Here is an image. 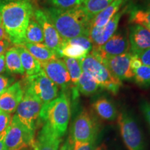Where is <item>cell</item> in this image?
I'll list each match as a JSON object with an SVG mask.
<instances>
[{
  "instance_id": "6da1fadb",
  "label": "cell",
  "mask_w": 150,
  "mask_h": 150,
  "mask_svg": "<svg viewBox=\"0 0 150 150\" xmlns=\"http://www.w3.org/2000/svg\"><path fill=\"white\" fill-rule=\"evenodd\" d=\"M34 11L30 0L0 1L1 24L11 44L20 46L25 42L26 31Z\"/></svg>"
},
{
  "instance_id": "7a4b0ae2",
  "label": "cell",
  "mask_w": 150,
  "mask_h": 150,
  "mask_svg": "<svg viewBox=\"0 0 150 150\" xmlns=\"http://www.w3.org/2000/svg\"><path fill=\"white\" fill-rule=\"evenodd\" d=\"M43 11L64 40L81 35L88 36L91 19L82 6L71 9H59L50 6Z\"/></svg>"
},
{
  "instance_id": "3957f363",
  "label": "cell",
  "mask_w": 150,
  "mask_h": 150,
  "mask_svg": "<svg viewBox=\"0 0 150 150\" xmlns=\"http://www.w3.org/2000/svg\"><path fill=\"white\" fill-rule=\"evenodd\" d=\"M71 116L70 103L65 92H62L55 99L42 106L40 120L59 138L66 133Z\"/></svg>"
},
{
  "instance_id": "277c9868",
  "label": "cell",
  "mask_w": 150,
  "mask_h": 150,
  "mask_svg": "<svg viewBox=\"0 0 150 150\" xmlns=\"http://www.w3.org/2000/svg\"><path fill=\"white\" fill-rule=\"evenodd\" d=\"M80 62L83 71L91 75L101 88L117 95L122 85V81L114 76L98 58L89 53Z\"/></svg>"
},
{
  "instance_id": "5b68a950",
  "label": "cell",
  "mask_w": 150,
  "mask_h": 150,
  "mask_svg": "<svg viewBox=\"0 0 150 150\" xmlns=\"http://www.w3.org/2000/svg\"><path fill=\"white\" fill-rule=\"evenodd\" d=\"M42 106L40 100L29 89H24L23 98L17 108L16 115L20 122L34 136Z\"/></svg>"
},
{
  "instance_id": "8992f818",
  "label": "cell",
  "mask_w": 150,
  "mask_h": 150,
  "mask_svg": "<svg viewBox=\"0 0 150 150\" xmlns=\"http://www.w3.org/2000/svg\"><path fill=\"white\" fill-rule=\"evenodd\" d=\"M99 131L96 119L88 110L83 109L75 117L69 137L71 142L95 141Z\"/></svg>"
},
{
  "instance_id": "52a82bcc",
  "label": "cell",
  "mask_w": 150,
  "mask_h": 150,
  "mask_svg": "<svg viewBox=\"0 0 150 150\" xmlns=\"http://www.w3.org/2000/svg\"><path fill=\"white\" fill-rule=\"evenodd\" d=\"M120 134L128 150H145V140L142 132L134 117L122 111L117 116Z\"/></svg>"
},
{
  "instance_id": "ba28073f",
  "label": "cell",
  "mask_w": 150,
  "mask_h": 150,
  "mask_svg": "<svg viewBox=\"0 0 150 150\" xmlns=\"http://www.w3.org/2000/svg\"><path fill=\"white\" fill-rule=\"evenodd\" d=\"M25 83V88L34 94L40 99L42 106L52 102L59 95V87L42 70L36 74L27 76Z\"/></svg>"
},
{
  "instance_id": "9c48e42d",
  "label": "cell",
  "mask_w": 150,
  "mask_h": 150,
  "mask_svg": "<svg viewBox=\"0 0 150 150\" xmlns=\"http://www.w3.org/2000/svg\"><path fill=\"white\" fill-rule=\"evenodd\" d=\"M35 136L24 127L15 115L7 129L4 150H22L30 148Z\"/></svg>"
},
{
  "instance_id": "30bf717a",
  "label": "cell",
  "mask_w": 150,
  "mask_h": 150,
  "mask_svg": "<svg viewBox=\"0 0 150 150\" xmlns=\"http://www.w3.org/2000/svg\"><path fill=\"white\" fill-rule=\"evenodd\" d=\"M33 16L42 28L45 45L55 52L58 57L61 58V50L64 40L60 35L53 23L44 11L41 9H36L34 11Z\"/></svg>"
},
{
  "instance_id": "8fae6325",
  "label": "cell",
  "mask_w": 150,
  "mask_h": 150,
  "mask_svg": "<svg viewBox=\"0 0 150 150\" xmlns=\"http://www.w3.org/2000/svg\"><path fill=\"white\" fill-rule=\"evenodd\" d=\"M129 48L130 45L127 35L123 32H115L103 45L93 47L91 53L102 61L106 58L129 52Z\"/></svg>"
},
{
  "instance_id": "7c38bea8",
  "label": "cell",
  "mask_w": 150,
  "mask_h": 150,
  "mask_svg": "<svg viewBox=\"0 0 150 150\" xmlns=\"http://www.w3.org/2000/svg\"><path fill=\"white\" fill-rule=\"evenodd\" d=\"M41 68L58 87L65 92L71 83L70 74L63 60L56 59L40 63Z\"/></svg>"
},
{
  "instance_id": "4fadbf2b",
  "label": "cell",
  "mask_w": 150,
  "mask_h": 150,
  "mask_svg": "<svg viewBox=\"0 0 150 150\" xmlns=\"http://www.w3.org/2000/svg\"><path fill=\"white\" fill-rule=\"evenodd\" d=\"M131 56V52H129L120 55L106 58L101 61L118 79L129 80L134 78V71L130 66Z\"/></svg>"
},
{
  "instance_id": "5bb4252c",
  "label": "cell",
  "mask_w": 150,
  "mask_h": 150,
  "mask_svg": "<svg viewBox=\"0 0 150 150\" xmlns=\"http://www.w3.org/2000/svg\"><path fill=\"white\" fill-rule=\"evenodd\" d=\"M124 13L125 10L120 11L104 27H90L88 38L92 42L93 47H97L103 45L116 32L118 24Z\"/></svg>"
},
{
  "instance_id": "9a60e30c",
  "label": "cell",
  "mask_w": 150,
  "mask_h": 150,
  "mask_svg": "<svg viewBox=\"0 0 150 150\" xmlns=\"http://www.w3.org/2000/svg\"><path fill=\"white\" fill-rule=\"evenodd\" d=\"M24 94L20 82H16L0 95V110L11 114L16 111Z\"/></svg>"
},
{
  "instance_id": "2e32d148",
  "label": "cell",
  "mask_w": 150,
  "mask_h": 150,
  "mask_svg": "<svg viewBox=\"0 0 150 150\" xmlns=\"http://www.w3.org/2000/svg\"><path fill=\"white\" fill-rule=\"evenodd\" d=\"M129 41L132 54L150 48V31L140 24H134L130 27Z\"/></svg>"
},
{
  "instance_id": "e0dca14e",
  "label": "cell",
  "mask_w": 150,
  "mask_h": 150,
  "mask_svg": "<svg viewBox=\"0 0 150 150\" xmlns=\"http://www.w3.org/2000/svg\"><path fill=\"white\" fill-rule=\"evenodd\" d=\"M61 141V138L58 137L46 127L42 126L30 150H59Z\"/></svg>"
},
{
  "instance_id": "ac0fdd59",
  "label": "cell",
  "mask_w": 150,
  "mask_h": 150,
  "mask_svg": "<svg viewBox=\"0 0 150 150\" xmlns=\"http://www.w3.org/2000/svg\"><path fill=\"white\" fill-rule=\"evenodd\" d=\"M125 0H113L104 10L91 20V27H102L106 25L117 13L121 10Z\"/></svg>"
},
{
  "instance_id": "d6986e66",
  "label": "cell",
  "mask_w": 150,
  "mask_h": 150,
  "mask_svg": "<svg viewBox=\"0 0 150 150\" xmlns=\"http://www.w3.org/2000/svg\"><path fill=\"white\" fill-rule=\"evenodd\" d=\"M94 111L101 119L106 121H113L117 117V113L115 106L109 99L101 97L92 104Z\"/></svg>"
},
{
  "instance_id": "ffe728a7",
  "label": "cell",
  "mask_w": 150,
  "mask_h": 150,
  "mask_svg": "<svg viewBox=\"0 0 150 150\" xmlns=\"http://www.w3.org/2000/svg\"><path fill=\"white\" fill-rule=\"evenodd\" d=\"M20 46H23L27 49L29 53L40 63L59 59L57 54L47 47L45 43L33 44L25 42Z\"/></svg>"
},
{
  "instance_id": "44dd1931",
  "label": "cell",
  "mask_w": 150,
  "mask_h": 150,
  "mask_svg": "<svg viewBox=\"0 0 150 150\" xmlns=\"http://www.w3.org/2000/svg\"><path fill=\"white\" fill-rule=\"evenodd\" d=\"M19 52L20 60L27 76H32L40 72L41 68L40 63L35 59L33 56L29 53V51L23 46H15Z\"/></svg>"
},
{
  "instance_id": "7402d4cb",
  "label": "cell",
  "mask_w": 150,
  "mask_h": 150,
  "mask_svg": "<svg viewBox=\"0 0 150 150\" xmlns=\"http://www.w3.org/2000/svg\"><path fill=\"white\" fill-rule=\"evenodd\" d=\"M6 70L11 74H23L24 70L22 67L19 52L16 47H11L6 52Z\"/></svg>"
},
{
  "instance_id": "603a6c76",
  "label": "cell",
  "mask_w": 150,
  "mask_h": 150,
  "mask_svg": "<svg viewBox=\"0 0 150 150\" xmlns=\"http://www.w3.org/2000/svg\"><path fill=\"white\" fill-rule=\"evenodd\" d=\"M99 87L100 86L95 81L91 75L83 71L76 84V88L77 89L79 93L82 95L90 96L96 93Z\"/></svg>"
},
{
  "instance_id": "cb8c5ba5",
  "label": "cell",
  "mask_w": 150,
  "mask_h": 150,
  "mask_svg": "<svg viewBox=\"0 0 150 150\" xmlns=\"http://www.w3.org/2000/svg\"><path fill=\"white\" fill-rule=\"evenodd\" d=\"M25 42L33 44L44 43V35H43L42 28L36 20L34 16L30 20L25 33Z\"/></svg>"
},
{
  "instance_id": "d4e9b609",
  "label": "cell",
  "mask_w": 150,
  "mask_h": 150,
  "mask_svg": "<svg viewBox=\"0 0 150 150\" xmlns=\"http://www.w3.org/2000/svg\"><path fill=\"white\" fill-rule=\"evenodd\" d=\"M63 59L65 66L67 67V70L68 71L69 74H70L71 83L74 87L73 90H77L76 88V84L78 83L81 75L83 72L80 60L67 57H63Z\"/></svg>"
},
{
  "instance_id": "484cf974",
  "label": "cell",
  "mask_w": 150,
  "mask_h": 150,
  "mask_svg": "<svg viewBox=\"0 0 150 150\" xmlns=\"http://www.w3.org/2000/svg\"><path fill=\"white\" fill-rule=\"evenodd\" d=\"M113 0H86L82 5L90 18L93 19L99 13L106 8Z\"/></svg>"
},
{
  "instance_id": "4316f807",
  "label": "cell",
  "mask_w": 150,
  "mask_h": 150,
  "mask_svg": "<svg viewBox=\"0 0 150 150\" xmlns=\"http://www.w3.org/2000/svg\"><path fill=\"white\" fill-rule=\"evenodd\" d=\"M89 52L85 49L77 45L67 44L63 41V46L61 50V57H67L71 59L81 60L86 57Z\"/></svg>"
},
{
  "instance_id": "83f0119b",
  "label": "cell",
  "mask_w": 150,
  "mask_h": 150,
  "mask_svg": "<svg viewBox=\"0 0 150 150\" xmlns=\"http://www.w3.org/2000/svg\"><path fill=\"white\" fill-rule=\"evenodd\" d=\"M134 74L137 85L145 88L150 87V66L142 65L134 71Z\"/></svg>"
},
{
  "instance_id": "f1b7e54d",
  "label": "cell",
  "mask_w": 150,
  "mask_h": 150,
  "mask_svg": "<svg viewBox=\"0 0 150 150\" xmlns=\"http://www.w3.org/2000/svg\"><path fill=\"white\" fill-rule=\"evenodd\" d=\"M129 22L134 24H140L145 27L150 23V11L134 8L130 13Z\"/></svg>"
},
{
  "instance_id": "f546056e",
  "label": "cell",
  "mask_w": 150,
  "mask_h": 150,
  "mask_svg": "<svg viewBox=\"0 0 150 150\" xmlns=\"http://www.w3.org/2000/svg\"><path fill=\"white\" fill-rule=\"evenodd\" d=\"M51 7L59 9H71L81 6L86 0H46Z\"/></svg>"
},
{
  "instance_id": "4dcf8cb0",
  "label": "cell",
  "mask_w": 150,
  "mask_h": 150,
  "mask_svg": "<svg viewBox=\"0 0 150 150\" xmlns=\"http://www.w3.org/2000/svg\"><path fill=\"white\" fill-rule=\"evenodd\" d=\"M64 42L67 44L77 45L87 50L89 53L93 50V47L92 42L87 35H81V36L74 38L69 39V40H64Z\"/></svg>"
},
{
  "instance_id": "1f68e13d",
  "label": "cell",
  "mask_w": 150,
  "mask_h": 150,
  "mask_svg": "<svg viewBox=\"0 0 150 150\" xmlns=\"http://www.w3.org/2000/svg\"><path fill=\"white\" fill-rule=\"evenodd\" d=\"M11 121L10 114L0 110V134L6 130L10 125Z\"/></svg>"
},
{
  "instance_id": "d6a6232c",
  "label": "cell",
  "mask_w": 150,
  "mask_h": 150,
  "mask_svg": "<svg viewBox=\"0 0 150 150\" xmlns=\"http://www.w3.org/2000/svg\"><path fill=\"white\" fill-rule=\"evenodd\" d=\"M95 141L74 142L72 150H93L95 149Z\"/></svg>"
},
{
  "instance_id": "836d02e7",
  "label": "cell",
  "mask_w": 150,
  "mask_h": 150,
  "mask_svg": "<svg viewBox=\"0 0 150 150\" xmlns=\"http://www.w3.org/2000/svg\"><path fill=\"white\" fill-rule=\"evenodd\" d=\"M140 109L150 129V102L145 100L142 101L140 103Z\"/></svg>"
},
{
  "instance_id": "e575fe53",
  "label": "cell",
  "mask_w": 150,
  "mask_h": 150,
  "mask_svg": "<svg viewBox=\"0 0 150 150\" xmlns=\"http://www.w3.org/2000/svg\"><path fill=\"white\" fill-rule=\"evenodd\" d=\"M135 55H136L139 58L142 65L150 66V48L138 52V54H135Z\"/></svg>"
},
{
  "instance_id": "d590c367",
  "label": "cell",
  "mask_w": 150,
  "mask_h": 150,
  "mask_svg": "<svg viewBox=\"0 0 150 150\" xmlns=\"http://www.w3.org/2000/svg\"><path fill=\"white\" fill-rule=\"evenodd\" d=\"M12 79L6 76L0 75V95L4 92L8 88L11 86V83H12Z\"/></svg>"
},
{
  "instance_id": "8d00e7d4",
  "label": "cell",
  "mask_w": 150,
  "mask_h": 150,
  "mask_svg": "<svg viewBox=\"0 0 150 150\" xmlns=\"http://www.w3.org/2000/svg\"><path fill=\"white\" fill-rule=\"evenodd\" d=\"M142 64V62L140 61V60L139 58L135 54H132L131 57V61H130V66L131 70L133 71L136 70V69H138V67H140Z\"/></svg>"
},
{
  "instance_id": "74e56055",
  "label": "cell",
  "mask_w": 150,
  "mask_h": 150,
  "mask_svg": "<svg viewBox=\"0 0 150 150\" xmlns=\"http://www.w3.org/2000/svg\"><path fill=\"white\" fill-rule=\"evenodd\" d=\"M11 41L8 40H0V56L4 55L9 50L11 45Z\"/></svg>"
},
{
  "instance_id": "f35d334b",
  "label": "cell",
  "mask_w": 150,
  "mask_h": 150,
  "mask_svg": "<svg viewBox=\"0 0 150 150\" xmlns=\"http://www.w3.org/2000/svg\"><path fill=\"white\" fill-rule=\"evenodd\" d=\"M73 149V142H71L70 138L65 140L64 143L61 145L59 150H72Z\"/></svg>"
},
{
  "instance_id": "ab89813d",
  "label": "cell",
  "mask_w": 150,
  "mask_h": 150,
  "mask_svg": "<svg viewBox=\"0 0 150 150\" xmlns=\"http://www.w3.org/2000/svg\"><path fill=\"white\" fill-rule=\"evenodd\" d=\"M6 134H7V129L0 134V150H4V142H5V138H6Z\"/></svg>"
},
{
  "instance_id": "60d3db41",
  "label": "cell",
  "mask_w": 150,
  "mask_h": 150,
  "mask_svg": "<svg viewBox=\"0 0 150 150\" xmlns=\"http://www.w3.org/2000/svg\"><path fill=\"white\" fill-rule=\"evenodd\" d=\"M8 40L9 38L8 37V35L6 33L2 25H0V40Z\"/></svg>"
},
{
  "instance_id": "b9f144b4",
  "label": "cell",
  "mask_w": 150,
  "mask_h": 150,
  "mask_svg": "<svg viewBox=\"0 0 150 150\" xmlns=\"http://www.w3.org/2000/svg\"><path fill=\"white\" fill-rule=\"evenodd\" d=\"M6 69V63H5V56H0V73L3 72Z\"/></svg>"
},
{
  "instance_id": "7bdbcfd3",
  "label": "cell",
  "mask_w": 150,
  "mask_h": 150,
  "mask_svg": "<svg viewBox=\"0 0 150 150\" xmlns=\"http://www.w3.org/2000/svg\"><path fill=\"white\" fill-rule=\"evenodd\" d=\"M93 150H106V148H105L104 146L103 145H100V146H98V147H95V149Z\"/></svg>"
},
{
  "instance_id": "ee69618b",
  "label": "cell",
  "mask_w": 150,
  "mask_h": 150,
  "mask_svg": "<svg viewBox=\"0 0 150 150\" xmlns=\"http://www.w3.org/2000/svg\"><path fill=\"white\" fill-rule=\"evenodd\" d=\"M147 4L148 10L150 11V0H147Z\"/></svg>"
},
{
  "instance_id": "f6af8a7d",
  "label": "cell",
  "mask_w": 150,
  "mask_h": 150,
  "mask_svg": "<svg viewBox=\"0 0 150 150\" xmlns=\"http://www.w3.org/2000/svg\"><path fill=\"white\" fill-rule=\"evenodd\" d=\"M145 27H146L147 28V29L149 30V31H150V23L149 24H147V25H145Z\"/></svg>"
},
{
  "instance_id": "bcb514c9",
  "label": "cell",
  "mask_w": 150,
  "mask_h": 150,
  "mask_svg": "<svg viewBox=\"0 0 150 150\" xmlns=\"http://www.w3.org/2000/svg\"><path fill=\"white\" fill-rule=\"evenodd\" d=\"M0 25H2V24H1V13H0Z\"/></svg>"
},
{
  "instance_id": "7dc6e473",
  "label": "cell",
  "mask_w": 150,
  "mask_h": 150,
  "mask_svg": "<svg viewBox=\"0 0 150 150\" xmlns=\"http://www.w3.org/2000/svg\"><path fill=\"white\" fill-rule=\"evenodd\" d=\"M6 1H16V0H6ZM31 1H32V2H33V1H36V0H30Z\"/></svg>"
}]
</instances>
